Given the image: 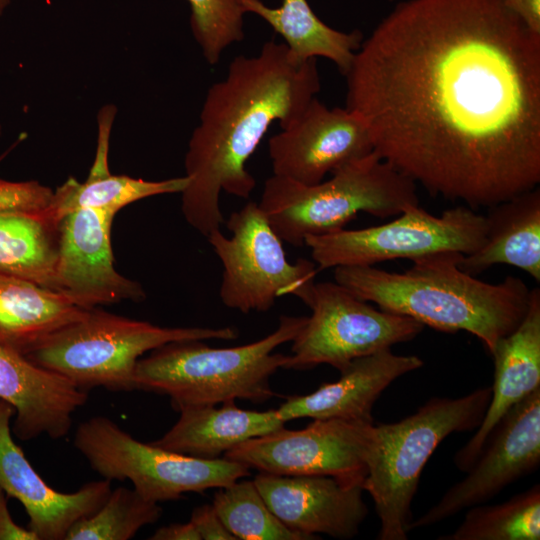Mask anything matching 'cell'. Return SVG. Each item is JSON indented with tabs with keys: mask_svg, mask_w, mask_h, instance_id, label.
I'll use <instances>...</instances> for the list:
<instances>
[{
	"mask_svg": "<svg viewBox=\"0 0 540 540\" xmlns=\"http://www.w3.org/2000/svg\"><path fill=\"white\" fill-rule=\"evenodd\" d=\"M346 108L373 152L477 210L540 183V35L501 0H405L361 43Z\"/></svg>",
	"mask_w": 540,
	"mask_h": 540,
	"instance_id": "6da1fadb",
	"label": "cell"
},
{
	"mask_svg": "<svg viewBox=\"0 0 540 540\" xmlns=\"http://www.w3.org/2000/svg\"><path fill=\"white\" fill-rule=\"evenodd\" d=\"M320 90L316 58L300 60L285 43L266 42L258 55L237 56L207 91L185 154L181 192L186 222L207 237L225 219L222 191L247 199L256 180L246 169L269 127L292 123Z\"/></svg>",
	"mask_w": 540,
	"mask_h": 540,
	"instance_id": "7a4b0ae2",
	"label": "cell"
},
{
	"mask_svg": "<svg viewBox=\"0 0 540 540\" xmlns=\"http://www.w3.org/2000/svg\"><path fill=\"white\" fill-rule=\"evenodd\" d=\"M463 255L455 251L426 255L403 272L339 266L333 268V276L355 296L382 310L441 332L466 331L491 354L524 318L531 289L515 276L499 283L484 282L460 268Z\"/></svg>",
	"mask_w": 540,
	"mask_h": 540,
	"instance_id": "3957f363",
	"label": "cell"
},
{
	"mask_svg": "<svg viewBox=\"0 0 540 540\" xmlns=\"http://www.w3.org/2000/svg\"><path fill=\"white\" fill-rule=\"evenodd\" d=\"M306 321V316H281L273 332L236 347L213 348L205 340L164 344L139 359L134 389L167 395L178 412L235 400L265 402L274 395L270 378L287 357L275 349L291 342Z\"/></svg>",
	"mask_w": 540,
	"mask_h": 540,
	"instance_id": "277c9868",
	"label": "cell"
},
{
	"mask_svg": "<svg viewBox=\"0 0 540 540\" xmlns=\"http://www.w3.org/2000/svg\"><path fill=\"white\" fill-rule=\"evenodd\" d=\"M331 174L312 185L266 180L258 205L282 241L300 247L308 237L344 229L360 212L387 218L419 204L416 184L374 152Z\"/></svg>",
	"mask_w": 540,
	"mask_h": 540,
	"instance_id": "5b68a950",
	"label": "cell"
},
{
	"mask_svg": "<svg viewBox=\"0 0 540 540\" xmlns=\"http://www.w3.org/2000/svg\"><path fill=\"white\" fill-rule=\"evenodd\" d=\"M490 398L491 387L458 398L434 397L398 422L375 425L362 488L380 521L378 540L408 538L411 504L425 464L446 437L477 429Z\"/></svg>",
	"mask_w": 540,
	"mask_h": 540,
	"instance_id": "8992f818",
	"label": "cell"
},
{
	"mask_svg": "<svg viewBox=\"0 0 540 540\" xmlns=\"http://www.w3.org/2000/svg\"><path fill=\"white\" fill-rule=\"evenodd\" d=\"M233 327H162L97 308L64 327L26 357L87 391H132L137 362L164 344L181 340H234Z\"/></svg>",
	"mask_w": 540,
	"mask_h": 540,
	"instance_id": "52a82bcc",
	"label": "cell"
},
{
	"mask_svg": "<svg viewBox=\"0 0 540 540\" xmlns=\"http://www.w3.org/2000/svg\"><path fill=\"white\" fill-rule=\"evenodd\" d=\"M74 446L103 479L129 480L157 503L223 488L250 474V468L225 457L197 458L143 443L104 416L82 422Z\"/></svg>",
	"mask_w": 540,
	"mask_h": 540,
	"instance_id": "ba28073f",
	"label": "cell"
},
{
	"mask_svg": "<svg viewBox=\"0 0 540 540\" xmlns=\"http://www.w3.org/2000/svg\"><path fill=\"white\" fill-rule=\"evenodd\" d=\"M225 223L231 237L217 229L206 238L223 267L219 297L226 307L244 314L266 312L285 295L309 305L317 266L307 259L288 261L283 241L258 203H246Z\"/></svg>",
	"mask_w": 540,
	"mask_h": 540,
	"instance_id": "9c48e42d",
	"label": "cell"
},
{
	"mask_svg": "<svg viewBox=\"0 0 540 540\" xmlns=\"http://www.w3.org/2000/svg\"><path fill=\"white\" fill-rule=\"evenodd\" d=\"M486 232L485 215L459 205L435 216L411 205L390 222L355 230L341 229L305 239L317 270L339 266H374L393 259L477 250Z\"/></svg>",
	"mask_w": 540,
	"mask_h": 540,
	"instance_id": "30bf717a",
	"label": "cell"
},
{
	"mask_svg": "<svg viewBox=\"0 0 540 540\" xmlns=\"http://www.w3.org/2000/svg\"><path fill=\"white\" fill-rule=\"evenodd\" d=\"M311 316L291 341L283 369L328 364L341 371L353 360L413 340L424 326L407 316L375 308L337 282L315 283Z\"/></svg>",
	"mask_w": 540,
	"mask_h": 540,
	"instance_id": "8fae6325",
	"label": "cell"
},
{
	"mask_svg": "<svg viewBox=\"0 0 540 540\" xmlns=\"http://www.w3.org/2000/svg\"><path fill=\"white\" fill-rule=\"evenodd\" d=\"M374 440V423L313 419L303 429L283 427L251 438L223 457L263 473L330 476L362 487Z\"/></svg>",
	"mask_w": 540,
	"mask_h": 540,
	"instance_id": "7c38bea8",
	"label": "cell"
},
{
	"mask_svg": "<svg viewBox=\"0 0 540 540\" xmlns=\"http://www.w3.org/2000/svg\"><path fill=\"white\" fill-rule=\"evenodd\" d=\"M540 465V388L514 405L497 423L466 476L409 524V532L484 504Z\"/></svg>",
	"mask_w": 540,
	"mask_h": 540,
	"instance_id": "4fadbf2b",
	"label": "cell"
},
{
	"mask_svg": "<svg viewBox=\"0 0 540 540\" xmlns=\"http://www.w3.org/2000/svg\"><path fill=\"white\" fill-rule=\"evenodd\" d=\"M273 175L312 185L373 152L365 120L349 109L328 108L314 97L268 142Z\"/></svg>",
	"mask_w": 540,
	"mask_h": 540,
	"instance_id": "5bb4252c",
	"label": "cell"
},
{
	"mask_svg": "<svg viewBox=\"0 0 540 540\" xmlns=\"http://www.w3.org/2000/svg\"><path fill=\"white\" fill-rule=\"evenodd\" d=\"M114 216L103 210L80 208L60 221L54 290L85 309L146 298L141 284L121 275L114 267Z\"/></svg>",
	"mask_w": 540,
	"mask_h": 540,
	"instance_id": "9a60e30c",
	"label": "cell"
},
{
	"mask_svg": "<svg viewBox=\"0 0 540 540\" xmlns=\"http://www.w3.org/2000/svg\"><path fill=\"white\" fill-rule=\"evenodd\" d=\"M15 409L0 399V488L16 498L38 540H65L71 527L95 513L111 492L107 479L86 483L76 492H58L44 481L11 435Z\"/></svg>",
	"mask_w": 540,
	"mask_h": 540,
	"instance_id": "2e32d148",
	"label": "cell"
},
{
	"mask_svg": "<svg viewBox=\"0 0 540 540\" xmlns=\"http://www.w3.org/2000/svg\"><path fill=\"white\" fill-rule=\"evenodd\" d=\"M253 480L273 514L308 539H316V534L351 539L368 515L363 488L345 486L330 476L259 472Z\"/></svg>",
	"mask_w": 540,
	"mask_h": 540,
	"instance_id": "e0dca14e",
	"label": "cell"
},
{
	"mask_svg": "<svg viewBox=\"0 0 540 540\" xmlns=\"http://www.w3.org/2000/svg\"><path fill=\"white\" fill-rule=\"evenodd\" d=\"M0 399L15 409L12 432L21 441L65 437L73 413L88 400L85 390L26 356L0 347Z\"/></svg>",
	"mask_w": 540,
	"mask_h": 540,
	"instance_id": "ac0fdd59",
	"label": "cell"
},
{
	"mask_svg": "<svg viewBox=\"0 0 540 540\" xmlns=\"http://www.w3.org/2000/svg\"><path fill=\"white\" fill-rule=\"evenodd\" d=\"M415 355L391 349L353 360L337 381L323 383L307 395L288 398L276 409L280 419H343L373 423L372 409L382 392L399 377L423 366Z\"/></svg>",
	"mask_w": 540,
	"mask_h": 540,
	"instance_id": "d6986e66",
	"label": "cell"
},
{
	"mask_svg": "<svg viewBox=\"0 0 540 540\" xmlns=\"http://www.w3.org/2000/svg\"><path fill=\"white\" fill-rule=\"evenodd\" d=\"M494 382L484 417L474 435L454 455L455 466L467 472L500 419L540 388V289L530 291L527 312L519 325L491 352Z\"/></svg>",
	"mask_w": 540,
	"mask_h": 540,
	"instance_id": "ffe728a7",
	"label": "cell"
},
{
	"mask_svg": "<svg viewBox=\"0 0 540 540\" xmlns=\"http://www.w3.org/2000/svg\"><path fill=\"white\" fill-rule=\"evenodd\" d=\"M54 191L37 183L23 197L0 206V274L54 290L60 221Z\"/></svg>",
	"mask_w": 540,
	"mask_h": 540,
	"instance_id": "44dd1931",
	"label": "cell"
},
{
	"mask_svg": "<svg viewBox=\"0 0 540 540\" xmlns=\"http://www.w3.org/2000/svg\"><path fill=\"white\" fill-rule=\"evenodd\" d=\"M482 245L463 255L459 266L478 276L490 267L506 264L540 282V189L521 193L488 208Z\"/></svg>",
	"mask_w": 540,
	"mask_h": 540,
	"instance_id": "7402d4cb",
	"label": "cell"
},
{
	"mask_svg": "<svg viewBox=\"0 0 540 540\" xmlns=\"http://www.w3.org/2000/svg\"><path fill=\"white\" fill-rule=\"evenodd\" d=\"M176 423L159 439L150 443L184 455L217 459L251 438L283 428L285 421L276 409L244 410L235 401L189 407L179 411Z\"/></svg>",
	"mask_w": 540,
	"mask_h": 540,
	"instance_id": "603a6c76",
	"label": "cell"
},
{
	"mask_svg": "<svg viewBox=\"0 0 540 540\" xmlns=\"http://www.w3.org/2000/svg\"><path fill=\"white\" fill-rule=\"evenodd\" d=\"M87 310L58 291L0 274V347L27 356Z\"/></svg>",
	"mask_w": 540,
	"mask_h": 540,
	"instance_id": "cb8c5ba5",
	"label": "cell"
},
{
	"mask_svg": "<svg viewBox=\"0 0 540 540\" xmlns=\"http://www.w3.org/2000/svg\"><path fill=\"white\" fill-rule=\"evenodd\" d=\"M114 108H103L99 116L97 149L89 175L84 182L70 177L53 193L52 206L62 219L80 208L103 210L116 215L123 207L148 197L181 193L188 177L148 181L127 175H113L109 170V138Z\"/></svg>",
	"mask_w": 540,
	"mask_h": 540,
	"instance_id": "d4e9b609",
	"label": "cell"
},
{
	"mask_svg": "<svg viewBox=\"0 0 540 540\" xmlns=\"http://www.w3.org/2000/svg\"><path fill=\"white\" fill-rule=\"evenodd\" d=\"M244 13H252L285 40L289 51L300 60L323 57L331 60L345 75L362 43L358 30L342 32L326 25L307 0H282L273 8L261 0H237Z\"/></svg>",
	"mask_w": 540,
	"mask_h": 540,
	"instance_id": "484cf974",
	"label": "cell"
},
{
	"mask_svg": "<svg viewBox=\"0 0 540 540\" xmlns=\"http://www.w3.org/2000/svg\"><path fill=\"white\" fill-rule=\"evenodd\" d=\"M439 540H539L540 486L495 505L468 508L461 524Z\"/></svg>",
	"mask_w": 540,
	"mask_h": 540,
	"instance_id": "4316f807",
	"label": "cell"
},
{
	"mask_svg": "<svg viewBox=\"0 0 540 540\" xmlns=\"http://www.w3.org/2000/svg\"><path fill=\"white\" fill-rule=\"evenodd\" d=\"M212 505L228 531L240 540H309L289 529L269 509L254 480L219 488Z\"/></svg>",
	"mask_w": 540,
	"mask_h": 540,
	"instance_id": "83f0119b",
	"label": "cell"
},
{
	"mask_svg": "<svg viewBox=\"0 0 540 540\" xmlns=\"http://www.w3.org/2000/svg\"><path fill=\"white\" fill-rule=\"evenodd\" d=\"M161 515L157 502L144 498L134 488L118 487L95 513L75 523L65 540H128Z\"/></svg>",
	"mask_w": 540,
	"mask_h": 540,
	"instance_id": "f1b7e54d",
	"label": "cell"
},
{
	"mask_svg": "<svg viewBox=\"0 0 540 540\" xmlns=\"http://www.w3.org/2000/svg\"><path fill=\"white\" fill-rule=\"evenodd\" d=\"M190 25L209 64H216L224 50L244 38L243 15L237 0H187Z\"/></svg>",
	"mask_w": 540,
	"mask_h": 540,
	"instance_id": "f546056e",
	"label": "cell"
},
{
	"mask_svg": "<svg viewBox=\"0 0 540 540\" xmlns=\"http://www.w3.org/2000/svg\"><path fill=\"white\" fill-rule=\"evenodd\" d=\"M190 522L201 540H237L225 527L212 504L196 507L192 511Z\"/></svg>",
	"mask_w": 540,
	"mask_h": 540,
	"instance_id": "4dcf8cb0",
	"label": "cell"
},
{
	"mask_svg": "<svg viewBox=\"0 0 540 540\" xmlns=\"http://www.w3.org/2000/svg\"><path fill=\"white\" fill-rule=\"evenodd\" d=\"M7 494L0 488V540H38L29 529L14 522L7 505Z\"/></svg>",
	"mask_w": 540,
	"mask_h": 540,
	"instance_id": "1f68e13d",
	"label": "cell"
},
{
	"mask_svg": "<svg viewBox=\"0 0 540 540\" xmlns=\"http://www.w3.org/2000/svg\"><path fill=\"white\" fill-rule=\"evenodd\" d=\"M532 32L540 35V0H501Z\"/></svg>",
	"mask_w": 540,
	"mask_h": 540,
	"instance_id": "d6a6232c",
	"label": "cell"
},
{
	"mask_svg": "<svg viewBox=\"0 0 540 540\" xmlns=\"http://www.w3.org/2000/svg\"><path fill=\"white\" fill-rule=\"evenodd\" d=\"M150 540H201L197 530L189 521L187 523H172L158 528Z\"/></svg>",
	"mask_w": 540,
	"mask_h": 540,
	"instance_id": "836d02e7",
	"label": "cell"
},
{
	"mask_svg": "<svg viewBox=\"0 0 540 540\" xmlns=\"http://www.w3.org/2000/svg\"><path fill=\"white\" fill-rule=\"evenodd\" d=\"M11 0H0V16L5 12L10 5Z\"/></svg>",
	"mask_w": 540,
	"mask_h": 540,
	"instance_id": "e575fe53",
	"label": "cell"
},
{
	"mask_svg": "<svg viewBox=\"0 0 540 540\" xmlns=\"http://www.w3.org/2000/svg\"><path fill=\"white\" fill-rule=\"evenodd\" d=\"M0 134H1V125H0Z\"/></svg>",
	"mask_w": 540,
	"mask_h": 540,
	"instance_id": "d590c367",
	"label": "cell"
},
{
	"mask_svg": "<svg viewBox=\"0 0 540 540\" xmlns=\"http://www.w3.org/2000/svg\"><path fill=\"white\" fill-rule=\"evenodd\" d=\"M389 1H392V0H389Z\"/></svg>",
	"mask_w": 540,
	"mask_h": 540,
	"instance_id": "8d00e7d4",
	"label": "cell"
}]
</instances>
